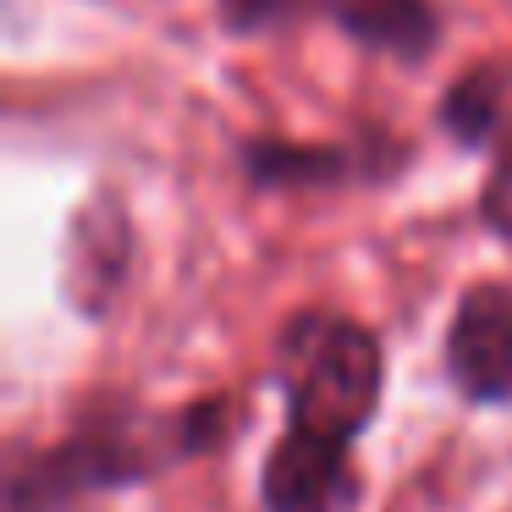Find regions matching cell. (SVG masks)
<instances>
[{
    "instance_id": "cell-7",
    "label": "cell",
    "mask_w": 512,
    "mask_h": 512,
    "mask_svg": "<svg viewBox=\"0 0 512 512\" xmlns=\"http://www.w3.org/2000/svg\"><path fill=\"white\" fill-rule=\"evenodd\" d=\"M435 122L457 149L512 144V61H485L452 78V89L435 105Z\"/></svg>"
},
{
    "instance_id": "cell-1",
    "label": "cell",
    "mask_w": 512,
    "mask_h": 512,
    "mask_svg": "<svg viewBox=\"0 0 512 512\" xmlns=\"http://www.w3.org/2000/svg\"><path fill=\"white\" fill-rule=\"evenodd\" d=\"M237 435V402L204 397L177 419L144 408H94L34 457H17L6 474V512H67L83 496L155 479L182 457L221 452Z\"/></svg>"
},
{
    "instance_id": "cell-6",
    "label": "cell",
    "mask_w": 512,
    "mask_h": 512,
    "mask_svg": "<svg viewBox=\"0 0 512 512\" xmlns=\"http://www.w3.org/2000/svg\"><path fill=\"white\" fill-rule=\"evenodd\" d=\"M320 17L358 50L408 61V67H419L441 45L435 0H320Z\"/></svg>"
},
{
    "instance_id": "cell-8",
    "label": "cell",
    "mask_w": 512,
    "mask_h": 512,
    "mask_svg": "<svg viewBox=\"0 0 512 512\" xmlns=\"http://www.w3.org/2000/svg\"><path fill=\"white\" fill-rule=\"evenodd\" d=\"M243 177L254 188L292 193V188H342L364 177V155L347 144H292V138H248Z\"/></svg>"
},
{
    "instance_id": "cell-3",
    "label": "cell",
    "mask_w": 512,
    "mask_h": 512,
    "mask_svg": "<svg viewBox=\"0 0 512 512\" xmlns=\"http://www.w3.org/2000/svg\"><path fill=\"white\" fill-rule=\"evenodd\" d=\"M446 375L479 408L512 402V287L479 281L463 292L446 331Z\"/></svg>"
},
{
    "instance_id": "cell-9",
    "label": "cell",
    "mask_w": 512,
    "mask_h": 512,
    "mask_svg": "<svg viewBox=\"0 0 512 512\" xmlns=\"http://www.w3.org/2000/svg\"><path fill=\"white\" fill-rule=\"evenodd\" d=\"M221 23L232 28L237 39L248 34H276V28H292L303 17H320V0H215Z\"/></svg>"
},
{
    "instance_id": "cell-5",
    "label": "cell",
    "mask_w": 512,
    "mask_h": 512,
    "mask_svg": "<svg viewBox=\"0 0 512 512\" xmlns=\"http://www.w3.org/2000/svg\"><path fill=\"white\" fill-rule=\"evenodd\" d=\"M127 259H133V232H127V215L111 193L89 199L72 215L67 232V259H61V281H67V298L78 314H105L127 276Z\"/></svg>"
},
{
    "instance_id": "cell-2",
    "label": "cell",
    "mask_w": 512,
    "mask_h": 512,
    "mask_svg": "<svg viewBox=\"0 0 512 512\" xmlns=\"http://www.w3.org/2000/svg\"><path fill=\"white\" fill-rule=\"evenodd\" d=\"M276 380L287 397V430H309L347 446L380 408L386 358L369 325L314 309L281 331Z\"/></svg>"
},
{
    "instance_id": "cell-4",
    "label": "cell",
    "mask_w": 512,
    "mask_h": 512,
    "mask_svg": "<svg viewBox=\"0 0 512 512\" xmlns=\"http://www.w3.org/2000/svg\"><path fill=\"white\" fill-rule=\"evenodd\" d=\"M265 512H347L358 501V468L342 441L309 430H287L259 468Z\"/></svg>"
},
{
    "instance_id": "cell-10",
    "label": "cell",
    "mask_w": 512,
    "mask_h": 512,
    "mask_svg": "<svg viewBox=\"0 0 512 512\" xmlns=\"http://www.w3.org/2000/svg\"><path fill=\"white\" fill-rule=\"evenodd\" d=\"M479 215L490 232H501L512 243V144L496 149V171H490L485 193H479Z\"/></svg>"
}]
</instances>
